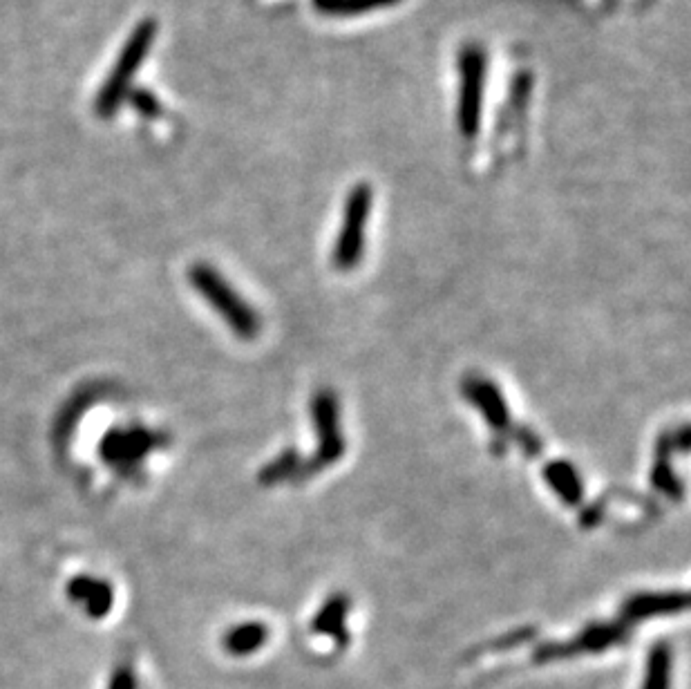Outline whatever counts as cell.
Wrapping results in <instances>:
<instances>
[{"label":"cell","instance_id":"cell-1","mask_svg":"<svg viewBox=\"0 0 691 689\" xmlns=\"http://www.w3.org/2000/svg\"><path fill=\"white\" fill-rule=\"evenodd\" d=\"M157 34L159 25L155 18H144V21L130 32L115 65H112L106 83H103L97 97H94V112H97L99 119L110 121L117 115L123 103H126V97L132 88V77H135L141 65H144Z\"/></svg>","mask_w":691,"mask_h":689},{"label":"cell","instance_id":"cell-2","mask_svg":"<svg viewBox=\"0 0 691 689\" xmlns=\"http://www.w3.org/2000/svg\"><path fill=\"white\" fill-rule=\"evenodd\" d=\"M188 280H191L197 294L217 311V316L231 327L235 336L242 338V341H253L260 334V318L255 314V309L215 267L206 262H197L188 269Z\"/></svg>","mask_w":691,"mask_h":689},{"label":"cell","instance_id":"cell-3","mask_svg":"<svg viewBox=\"0 0 691 689\" xmlns=\"http://www.w3.org/2000/svg\"><path fill=\"white\" fill-rule=\"evenodd\" d=\"M374 191L369 184H358L349 191L343 211V226H340L338 242L334 249V264L340 271L354 269L363 258L365 229L372 215Z\"/></svg>","mask_w":691,"mask_h":689},{"label":"cell","instance_id":"cell-4","mask_svg":"<svg viewBox=\"0 0 691 689\" xmlns=\"http://www.w3.org/2000/svg\"><path fill=\"white\" fill-rule=\"evenodd\" d=\"M486 52L477 45H468L461 52L459 72H461V92L457 108V124L463 137H477L481 128V112H484V94H486Z\"/></svg>","mask_w":691,"mask_h":689},{"label":"cell","instance_id":"cell-5","mask_svg":"<svg viewBox=\"0 0 691 689\" xmlns=\"http://www.w3.org/2000/svg\"><path fill=\"white\" fill-rule=\"evenodd\" d=\"M629 638V625L624 620L593 622L566 643H544L535 649V663H553V660L575 658L584 654H602Z\"/></svg>","mask_w":691,"mask_h":689},{"label":"cell","instance_id":"cell-6","mask_svg":"<svg viewBox=\"0 0 691 689\" xmlns=\"http://www.w3.org/2000/svg\"><path fill=\"white\" fill-rule=\"evenodd\" d=\"M311 419L318 434V452L305 466L307 475H316L318 470L334 466L345 455V439L340 430V410L334 392L320 390L311 399Z\"/></svg>","mask_w":691,"mask_h":689},{"label":"cell","instance_id":"cell-7","mask_svg":"<svg viewBox=\"0 0 691 689\" xmlns=\"http://www.w3.org/2000/svg\"><path fill=\"white\" fill-rule=\"evenodd\" d=\"M162 443V434L153 430L115 428L99 443V457L121 473H132L148 457V452H153Z\"/></svg>","mask_w":691,"mask_h":689},{"label":"cell","instance_id":"cell-8","mask_svg":"<svg viewBox=\"0 0 691 689\" xmlns=\"http://www.w3.org/2000/svg\"><path fill=\"white\" fill-rule=\"evenodd\" d=\"M463 396L479 408L481 417L486 419L492 432L506 434L510 430V410L504 394L495 383L481 374H470L463 379Z\"/></svg>","mask_w":691,"mask_h":689},{"label":"cell","instance_id":"cell-9","mask_svg":"<svg viewBox=\"0 0 691 689\" xmlns=\"http://www.w3.org/2000/svg\"><path fill=\"white\" fill-rule=\"evenodd\" d=\"M65 591H68V598L79 604L85 616L92 620H103L115 607V589L94 575H74Z\"/></svg>","mask_w":691,"mask_h":689},{"label":"cell","instance_id":"cell-10","mask_svg":"<svg viewBox=\"0 0 691 689\" xmlns=\"http://www.w3.org/2000/svg\"><path fill=\"white\" fill-rule=\"evenodd\" d=\"M687 609V593H638L631 596L622 607V618L631 625V622H642L651 618L671 616V613H680Z\"/></svg>","mask_w":691,"mask_h":689},{"label":"cell","instance_id":"cell-11","mask_svg":"<svg viewBox=\"0 0 691 689\" xmlns=\"http://www.w3.org/2000/svg\"><path fill=\"white\" fill-rule=\"evenodd\" d=\"M349 607H352V604H349V598L345 596V593H334V596H329V600L318 609L314 622H311L314 634L329 636V638H334L338 645H347L349 643V634H347Z\"/></svg>","mask_w":691,"mask_h":689},{"label":"cell","instance_id":"cell-12","mask_svg":"<svg viewBox=\"0 0 691 689\" xmlns=\"http://www.w3.org/2000/svg\"><path fill=\"white\" fill-rule=\"evenodd\" d=\"M267 640H269V627L264 625V622L249 620V622H240V625L231 627L229 631H224L222 647L229 656L244 658V656L255 654L260 647L267 645Z\"/></svg>","mask_w":691,"mask_h":689},{"label":"cell","instance_id":"cell-13","mask_svg":"<svg viewBox=\"0 0 691 689\" xmlns=\"http://www.w3.org/2000/svg\"><path fill=\"white\" fill-rule=\"evenodd\" d=\"M544 479L564 504H569V506L582 504L584 484H582L580 473H577V468L571 464V461H562V459L551 461V464L544 468Z\"/></svg>","mask_w":691,"mask_h":689},{"label":"cell","instance_id":"cell-14","mask_svg":"<svg viewBox=\"0 0 691 689\" xmlns=\"http://www.w3.org/2000/svg\"><path fill=\"white\" fill-rule=\"evenodd\" d=\"M642 689H671V649L667 643H656L649 649Z\"/></svg>","mask_w":691,"mask_h":689},{"label":"cell","instance_id":"cell-15","mask_svg":"<svg viewBox=\"0 0 691 689\" xmlns=\"http://www.w3.org/2000/svg\"><path fill=\"white\" fill-rule=\"evenodd\" d=\"M298 470H300V457L298 452L289 448L285 452H280V455L271 461L269 466H264L260 470V484L264 486H276L280 481H287L298 477Z\"/></svg>","mask_w":691,"mask_h":689},{"label":"cell","instance_id":"cell-16","mask_svg":"<svg viewBox=\"0 0 691 689\" xmlns=\"http://www.w3.org/2000/svg\"><path fill=\"white\" fill-rule=\"evenodd\" d=\"M126 103L137 112L139 117L150 119V121H155L164 115L162 101H159L157 94L150 92L148 88H130Z\"/></svg>","mask_w":691,"mask_h":689},{"label":"cell","instance_id":"cell-17","mask_svg":"<svg viewBox=\"0 0 691 689\" xmlns=\"http://www.w3.org/2000/svg\"><path fill=\"white\" fill-rule=\"evenodd\" d=\"M651 481L653 486H656L660 493H665L674 499L683 497V484L676 479L674 470H671L669 461L667 459H660L656 466H653V473H651Z\"/></svg>","mask_w":691,"mask_h":689},{"label":"cell","instance_id":"cell-18","mask_svg":"<svg viewBox=\"0 0 691 689\" xmlns=\"http://www.w3.org/2000/svg\"><path fill=\"white\" fill-rule=\"evenodd\" d=\"M396 3H401V0H336L329 14L358 16V14L376 12V9H383V7H392Z\"/></svg>","mask_w":691,"mask_h":689},{"label":"cell","instance_id":"cell-19","mask_svg":"<svg viewBox=\"0 0 691 689\" xmlns=\"http://www.w3.org/2000/svg\"><path fill=\"white\" fill-rule=\"evenodd\" d=\"M108 689H137V678L130 665H117L110 676Z\"/></svg>","mask_w":691,"mask_h":689},{"label":"cell","instance_id":"cell-20","mask_svg":"<svg viewBox=\"0 0 691 689\" xmlns=\"http://www.w3.org/2000/svg\"><path fill=\"white\" fill-rule=\"evenodd\" d=\"M519 443H522V448L528 457H535L537 455V450H539V439L535 437L533 432L526 430V428H519L517 430V437H515Z\"/></svg>","mask_w":691,"mask_h":689}]
</instances>
